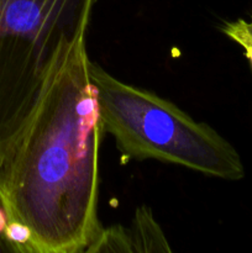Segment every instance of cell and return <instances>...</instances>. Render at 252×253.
<instances>
[{
  "instance_id": "obj_3",
  "label": "cell",
  "mask_w": 252,
  "mask_h": 253,
  "mask_svg": "<svg viewBox=\"0 0 252 253\" xmlns=\"http://www.w3.org/2000/svg\"><path fill=\"white\" fill-rule=\"evenodd\" d=\"M98 0H0V142L17 130L68 44L85 39Z\"/></svg>"
},
{
  "instance_id": "obj_5",
  "label": "cell",
  "mask_w": 252,
  "mask_h": 253,
  "mask_svg": "<svg viewBox=\"0 0 252 253\" xmlns=\"http://www.w3.org/2000/svg\"><path fill=\"white\" fill-rule=\"evenodd\" d=\"M0 253H35L29 230L14 221L0 192Z\"/></svg>"
},
{
  "instance_id": "obj_6",
  "label": "cell",
  "mask_w": 252,
  "mask_h": 253,
  "mask_svg": "<svg viewBox=\"0 0 252 253\" xmlns=\"http://www.w3.org/2000/svg\"><path fill=\"white\" fill-rule=\"evenodd\" d=\"M221 31L244 49L245 57L252 69V15L249 19L239 17L232 21H226L221 26Z\"/></svg>"
},
{
  "instance_id": "obj_2",
  "label": "cell",
  "mask_w": 252,
  "mask_h": 253,
  "mask_svg": "<svg viewBox=\"0 0 252 253\" xmlns=\"http://www.w3.org/2000/svg\"><path fill=\"white\" fill-rule=\"evenodd\" d=\"M101 127L128 160H157L209 177L240 180L245 167L236 148L208 124L173 103L111 76L89 62Z\"/></svg>"
},
{
  "instance_id": "obj_1",
  "label": "cell",
  "mask_w": 252,
  "mask_h": 253,
  "mask_svg": "<svg viewBox=\"0 0 252 253\" xmlns=\"http://www.w3.org/2000/svg\"><path fill=\"white\" fill-rule=\"evenodd\" d=\"M85 39L53 62L32 108L0 142V192L36 253H85L98 217L103 127L89 76Z\"/></svg>"
},
{
  "instance_id": "obj_4",
  "label": "cell",
  "mask_w": 252,
  "mask_h": 253,
  "mask_svg": "<svg viewBox=\"0 0 252 253\" xmlns=\"http://www.w3.org/2000/svg\"><path fill=\"white\" fill-rule=\"evenodd\" d=\"M170 247L150 208L140 207L130 226L103 227L85 253L91 252H169Z\"/></svg>"
}]
</instances>
